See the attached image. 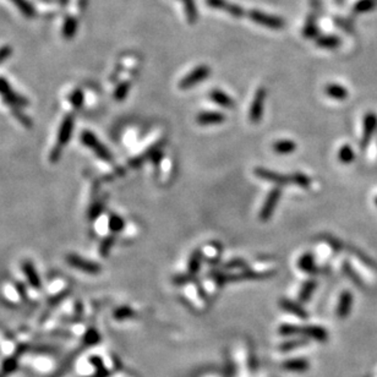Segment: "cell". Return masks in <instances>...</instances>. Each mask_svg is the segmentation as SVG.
I'll list each match as a JSON object with an SVG mask.
<instances>
[{"label": "cell", "instance_id": "cell-36", "mask_svg": "<svg viewBox=\"0 0 377 377\" xmlns=\"http://www.w3.org/2000/svg\"><path fill=\"white\" fill-rule=\"evenodd\" d=\"M5 375H6V373H5V372H4V373H0V377H4Z\"/></svg>", "mask_w": 377, "mask_h": 377}, {"label": "cell", "instance_id": "cell-2", "mask_svg": "<svg viewBox=\"0 0 377 377\" xmlns=\"http://www.w3.org/2000/svg\"><path fill=\"white\" fill-rule=\"evenodd\" d=\"M81 142H82L85 146L89 147L91 151H93L94 155H96L98 158L102 159L104 162H112L113 161V156L111 155L108 149L100 141L97 139V136L90 131H83L81 134Z\"/></svg>", "mask_w": 377, "mask_h": 377}, {"label": "cell", "instance_id": "cell-11", "mask_svg": "<svg viewBox=\"0 0 377 377\" xmlns=\"http://www.w3.org/2000/svg\"><path fill=\"white\" fill-rule=\"evenodd\" d=\"M224 114L218 112H203L196 117L197 124L200 125H216L224 122Z\"/></svg>", "mask_w": 377, "mask_h": 377}, {"label": "cell", "instance_id": "cell-29", "mask_svg": "<svg viewBox=\"0 0 377 377\" xmlns=\"http://www.w3.org/2000/svg\"><path fill=\"white\" fill-rule=\"evenodd\" d=\"M115 319H119V320H124L127 319V317H130L131 315H134V311L131 309H129V307H120V309H118L117 311H115Z\"/></svg>", "mask_w": 377, "mask_h": 377}, {"label": "cell", "instance_id": "cell-8", "mask_svg": "<svg viewBox=\"0 0 377 377\" xmlns=\"http://www.w3.org/2000/svg\"><path fill=\"white\" fill-rule=\"evenodd\" d=\"M265 99H266V90L261 87V89L256 91V94H255V97H254V100H253V103H251V107H250L249 118H250L251 122H254V124L260 122L261 118H262Z\"/></svg>", "mask_w": 377, "mask_h": 377}, {"label": "cell", "instance_id": "cell-14", "mask_svg": "<svg viewBox=\"0 0 377 377\" xmlns=\"http://www.w3.org/2000/svg\"><path fill=\"white\" fill-rule=\"evenodd\" d=\"M325 92L328 97H331V98L337 99V100H343L348 97V90L337 83L328 85V86L325 89Z\"/></svg>", "mask_w": 377, "mask_h": 377}, {"label": "cell", "instance_id": "cell-12", "mask_svg": "<svg viewBox=\"0 0 377 377\" xmlns=\"http://www.w3.org/2000/svg\"><path fill=\"white\" fill-rule=\"evenodd\" d=\"M23 271L26 275L27 281L31 284V287L34 289L40 288V279L38 276V272L34 268V265L31 261H25L23 263Z\"/></svg>", "mask_w": 377, "mask_h": 377}, {"label": "cell", "instance_id": "cell-15", "mask_svg": "<svg viewBox=\"0 0 377 377\" xmlns=\"http://www.w3.org/2000/svg\"><path fill=\"white\" fill-rule=\"evenodd\" d=\"M298 267L307 273L319 272V268H317L315 260H313V256L311 255V254H304V255L299 259V261H298Z\"/></svg>", "mask_w": 377, "mask_h": 377}, {"label": "cell", "instance_id": "cell-35", "mask_svg": "<svg viewBox=\"0 0 377 377\" xmlns=\"http://www.w3.org/2000/svg\"><path fill=\"white\" fill-rule=\"evenodd\" d=\"M320 45L323 47H327V48H332V47H336L338 45V40L334 38H325L322 42H320Z\"/></svg>", "mask_w": 377, "mask_h": 377}, {"label": "cell", "instance_id": "cell-18", "mask_svg": "<svg viewBox=\"0 0 377 377\" xmlns=\"http://www.w3.org/2000/svg\"><path fill=\"white\" fill-rule=\"evenodd\" d=\"M281 305L284 310H287V311H289V312H291V313H294V315L301 317V319H306V317H307L306 311L304 310L303 307H300L299 305H297V304L293 303V301L287 300V299H282L281 300Z\"/></svg>", "mask_w": 377, "mask_h": 377}, {"label": "cell", "instance_id": "cell-17", "mask_svg": "<svg viewBox=\"0 0 377 377\" xmlns=\"http://www.w3.org/2000/svg\"><path fill=\"white\" fill-rule=\"evenodd\" d=\"M338 158L343 164H350L355 161V153L350 144H343L338 151Z\"/></svg>", "mask_w": 377, "mask_h": 377}, {"label": "cell", "instance_id": "cell-22", "mask_svg": "<svg viewBox=\"0 0 377 377\" xmlns=\"http://www.w3.org/2000/svg\"><path fill=\"white\" fill-rule=\"evenodd\" d=\"M283 367L287 370H290V371H304V370L307 369V363L304 360H290L284 363Z\"/></svg>", "mask_w": 377, "mask_h": 377}, {"label": "cell", "instance_id": "cell-20", "mask_svg": "<svg viewBox=\"0 0 377 377\" xmlns=\"http://www.w3.org/2000/svg\"><path fill=\"white\" fill-rule=\"evenodd\" d=\"M253 18L257 23L265 25V26H269V27H281L282 26V21L278 20L276 17H271V16H266V15L259 14V12H255L253 14Z\"/></svg>", "mask_w": 377, "mask_h": 377}, {"label": "cell", "instance_id": "cell-27", "mask_svg": "<svg viewBox=\"0 0 377 377\" xmlns=\"http://www.w3.org/2000/svg\"><path fill=\"white\" fill-rule=\"evenodd\" d=\"M114 243H115V237H113V235H112V237H108V238H106V239H104V240H103V241H102V243H100V249H99V253H100V254H102V255H103V256H107V255H108L109 250H111V249H112L113 244H114Z\"/></svg>", "mask_w": 377, "mask_h": 377}, {"label": "cell", "instance_id": "cell-34", "mask_svg": "<svg viewBox=\"0 0 377 377\" xmlns=\"http://www.w3.org/2000/svg\"><path fill=\"white\" fill-rule=\"evenodd\" d=\"M194 277V275H190V276H177L174 279H173V282L177 283V284H183V283H186L188 281H191Z\"/></svg>", "mask_w": 377, "mask_h": 377}, {"label": "cell", "instance_id": "cell-31", "mask_svg": "<svg viewBox=\"0 0 377 377\" xmlns=\"http://www.w3.org/2000/svg\"><path fill=\"white\" fill-rule=\"evenodd\" d=\"M240 268V267H245V261L244 260H233L231 262L225 263L224 268L229 269V268Z\"/></svg>", "mask_w": 377, "mask_h": 377}, {"label": "cell", "instance_id": "cell-28", "mask_svg": "<svg viewBox=\"0 0 377 377\" xmlns=\"http://www.w3.org/2000/svg\"><path fill=\"white\" fill-rule=\"evenodd\" d=\"M129 87H130L129 82H124V83L119 85L118 89L115 90V93H114L115 99L119 100V102H121V100L127 97V94L129 92Z\"/></svg>", "mask_w": 377, "mask_h": 377}, {"label": "cell", "instance_id": "cell-24", "mask_svg": "<svg viewBox=\"0 0 377 377\" xmlns=\"http://www.w3.org/2000/svg\"><path fill=\"white\" fill-rule=\"evenodd\" d=\"M291 178V183L295 185H299L301 187H307L311 183V179L307 177V175L304 174V173H294V174L290 175Z\"/></svg>", "mask_w": 377, "mask_h": 377}, {"label": "cell", "instance_id": "cell-33", "mask_svg": "<svg viewBox=\"0 0 377 377\" xmlns=\"http://www.w3.org/2000/svg\"><path fill=\"white\" fill-rule=\"evenodd\" d=\"M10 55H11L10 47H3V48H0V64L4 60H6Z\"/></svg>", "mask_w": 377, "mask_h": 377}, {"label": "cell", "instance_id": "cell-6", "mask_svg": "<svg viewBox=\"0 0 377 377\" xmlns=\"http://www.w3.org/2000/svg\"><path fill=\"white\" fill-rule=\"evenodd\" d=\"M255 175L257 178L262 179V180L268 181V183H273L278 186H283V185H287L291 183L290 175H284L281 173L269 171V169L265 168H255Z\"/></svg>", "mask_w": 377, "mask_h": 377}, {"label": "cell", "instance_id": "cell-25", "mask_svg": "<svg viewBox=\"0 0 377 377\" xmlns=\"http://www.w3.org/2000/svg\"><path fill=\"white\" fill-rule=\"evenodd\" d=\"M124 221H122L121 217H119L117 215H112L111 218H109V229H111L112 232H114V233H118V232H120L124 229Z\"/></svg>", "mask_w": 377, "mask_h": 377}, {"label": "cell", "instance_id": "cell-16", "mask_svg": "<svg viewBox=\"0 0 377 377\" xmlns=\"http://www.w3.org/2000/svg\"><path fill=\"white\" fill-rule=\"evenodd\" d=\"M272 149L278 155H289V153L294 152L295 149H297V144L290 140H281L273 143Z\"/></svg>", "mask_w": 377, "mask_h": 377}, {"label": "cell", "instance_id": "cell-37", "mask_svg": "<svg viewBox=\"0 0 377 377\" xmlns=\"http://www.w3.org/2000/svg\"><path fill=\"white\" fill-rule=\"evenodd\" d=\"M375 205H376V206H377V196H376V197H375Z\"/></svg>", "mask_w": 377, "mask_h": 377}, {"label": "cell", "instance_id": "cell-7", "mask_svg": "<svg viewBox=\"0 0 377 377\" xmlns=\"http://www.w3.org/2000/svg\"><path fill=\"white\" fill-rule=\"evenodd\" d=\"M377 129V115L373 112H369L364 115V122H363V136H361L360 147L361 149H366L369 144L370 140H371L373 133Z\"/></svg>", "mask_w": 377, "mask_h": 377}, {"label": "cell", "instance_id": "cell-13", "mask_svg": "<svg viewBox=\"0 0 377 377\" xmlns=\"http://www.w3.org/2000/svg\"><path fill=\"white\" fill-rule=\"evenodd\" d=\"M210 97H211V99L216 103V104L224 107V108H233L234 107L233 98L219 90H213L212 92L210 93Z\"/></svg>", "mask_w": 377, "mask_h": 377}, {"label": "cell", "instance_id": "cell-9", "mask_svg": "<svg viewBox=\"0 0 377 377\" xmlns=\"http://www.w3.org/2000/svg\"><path fill=\"white\" fill-rule=\"evenodd\" d=\"M210 72H211V70L207 67L196 68L193 72H190V74L186 75V76L180 81L179 87H180L181 90H187L190 89V87H194L195 85L202 82V81L208 76Z\"/></svg>", "mask_w": 377, "mask_h": 377}, {"label": "cell", "instance_id": "cell-4", "mask_svg": "<svg viewBox=\"0 0 377 377\" xmlns=\"http://www.w3.org/2000/svg\"><path fill=\"white\" fill-rule=\"evenodd\" d=\"M67 262L71 267L78 269V271L90 273V275H97V273L100 272V266L98 263L82 259V257L74 255V254H70V255L67 256Z\"/></svg>", "mask_w": 377, "mask_h": 377}, {"label": "cell", "instance_id": "cell-26", "mask_svg": "<svg viewBox=\"0 0 377 377\" xmlns=\"http://www.w3.org/2000/svg\"><path fill=\"white\" fill-rule=\"evenodd\" d=\"M69 99H70V103L72 106L75 107V108H81V107L83 106V93L81 92V91H74L70 94V97H69Z\"/></svg>", "mask_w": 377, "mask_h": 377}, {"label": "cell", "instance_id": "cell-1", "mask_svg": "<svg viewBox=\"0 0 377 377\" xmlns=\"http://www.w3.org/2000/svg\"><path fill=\"white\" fill-rule=\"evenodd\" d=\"M74 124L75 119L72 115H67V117L64 118V120L61 121L60 128H59L58 131V142H56V146L54 147V150L50 152L49 156V159L52 163H56L60 159L62 149H64V146H67L68 142L71 139L72 130H74Z\"/></svg>", "mask_w": 377, "mask_h": 377}, {"label": "cell", "instance_id": "cell-30", "mask_svg": "<svg viewBox=\"0 0 377 377\" xmlns=\"http://www.w3.org/2000/svg\"><path fill=\"white\" fill-rule=\"evenodd\" d=\"M301 329L298 328L297 326H291V325H284L281 327V333L283 334H295V333L300 332Z\"/></svg>", "mask_w": 377, "mask_h": 377}, {"label": "cell", "instance_id": "cell-10", "mask_svg": "<svg viewBox=\"0 0 377 377\" xmlns=\"http://www.w3.org/2000/svg\"><path fill=\"white\" fill-rule=\"evenodd\" d=\"M353 306V294L349 290H345L341 294L337 306V315L339 319H347Z\"/></svg>", "mask_w": 377, "mask_h": 377}, {"label": "cell", "instance_id": "cell-21", "mask_svg": "<svg viewBox=\"0 0 377 377\" xmlns=\"http://www.w3.org/2000/svg\"><path fill=\"white\" fill-rule=\"evenodd\" d=\"M201 260H202V257H201L200 251H195L190 257V261H188V272H190V275H195V273L199 271Z\"/></svg>", "mask_w": 377, "mask_h": 377}, {"label": "cell", "instance_id": "cell-5", "mask_svg": "<svg viewBox=\"0 0 377 377\" xmlns=\"http://www.w3.org/2000/svg\"><path fill=\"white\" fill-rule=\"evenodd\" d=\"M281 195L282 191L279 187H275L273 190L269 191V194L267 195L265 203H263L262 210L260 212V218L262 222H267L269 218H271L273 212H275L276 206L279 202V199H281Z\"/></svg>", "mask_w": 377, "mask_h": 377}, {"label": "cell", "instance_id": "cell-32", "mask_svg": "<svg viewBox=\"0 0 377 377\" xmlns=\"http://www.w3.org/2000/svg\"><path fill=\"white\" fill-rule=\"evenodd\" d=\"M343 269H344V272L347 273L348 276H350V278L353 279V281L355 283H359V284H360V279L358 278V275H355V272L353 271V269H351V267L349 266V263H344Z\"/></svg>", "mask_w": 377, "mask_h": 377}, {"label": "cell", "instance_id": "cell-23", "mask_svg": "<svg viewBox=\"0 0 377 377\" xmlns=\"http://www.w3.org/2000/svg\"><path fill=\"white\" fill-rule=\"evenodd\" d=\"M315 288H316L315 281L306 282L305 284L303 285V288H301V290H300V300L301 301L309 300L310 297L313 293V290H315Z\"/></svg>", "mask_w": 377, "mask_h": 377}, {"label": "cell", "instance_id": "cell-3", "mask_svg": "<svg viewBox=\"0 0 377 377\" xmlns=\"http://www.w3.org/2000/svg\"><path fill=\"white\" fill-rule=\"evenodd\" d=\"M0 94L4 98V102L8 106H10L12 109V113L18 112V108H23V107L28 106V100L24 97H21L20 94L11 90L10 85L6 82L5 78H0Z\"/></svg>", "mask_w": 377, "mask_h": 377}, {"label": "cell", "instance_id": "cell-19", "mask_svg": "<svg viewBox=\"0 0 377 377\" xmlns=\"http://www.w3.org/2000/svg\"><path fill=\"white\" fill-rule=\"evenodd\" d=\"M300 332H303L304 334L309 336L311 338L317 339V341H326L327 339V332L322 327H319V326H311V327L301 329Z\"/></svg>", "mask_w": 377, "mask_h": 377}]
</instances>
